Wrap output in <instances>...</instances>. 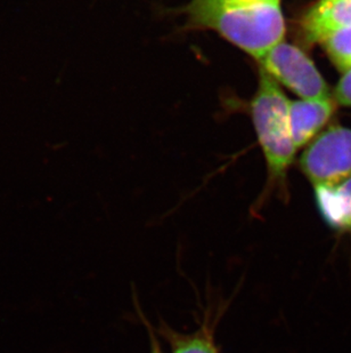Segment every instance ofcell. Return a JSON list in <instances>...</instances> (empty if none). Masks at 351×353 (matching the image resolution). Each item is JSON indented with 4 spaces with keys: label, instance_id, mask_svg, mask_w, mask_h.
I'll return each instance as SVG.
<instances>
[{
    "label": "cell",
    "instance_id": "obj_1",
    "mask_svg": "<svg viewBox=\"0 0 351 353\" xmlns=\"http://www.w3.org/2000/svg\"><path fill=\"white\" fill-rule=\"evenodd\" d=\"M186 27L212 30L258 61L284 39L281 3L191 0L182 8Z\"/></svg>",
    "mask_w": 351,
    "mask_h": 353
},
{
    "label": "cell",
    "instance_id": "obj_2",
    "mask_svg": "<svg viewBox=\"0 0 351 353\" xmlns=\"http://www.w3.org/2000/svg\"><path fill=\"white\" fill-rule=\"evenodd\" d=\"M290 101L279 83L259 70L258 88L250 102V114L268 170V187L284 188L288 170L295 159L292 140Z\"/></svg>",
    "mask_w": 351,
    "mask_h": 353
},
{
    "label": "cell",
    "instance_id": "obj_3",
    "mask_svg": "<svg viewBox=\"0 0 351 353\" xmlns=\"http://www.w3.org/2000/svg\"><path fill=\"white\" fill-rule=\"evenodd\" d=\"M258 61L260 69L304 100L332 97L315 63L295 45L281 41Z\"/></svg>",
    "mask_w": 351,
    "mask_h": 353
},
{
    "label": "cell",
    "instance_id": "obj_4",
    "mask_svg": "<svg viewBox=\"0 0 351 353\" xmlns=\"http://www.w3.org/2000/svg\"><path fill=\"white\" fill-rule=\"evenodd\" d=\"M299 165L314 187L351 176V128H328L306 148Z\"/></svg>",
    "mask_w": 351,
    "mask_h": 353
},
{
    "label": "cell",
    "instance_id": "obj_5",
    "mask_svg": "<svg viewBox=\"0 0 351 353\" xmlns=\"http://www.w3.org/2000/svg\"><path fill=\"white\" fill-rule=\"evenodd\" d=\"M351 24V0H318L300 19V34L307 43H321L333 31Z\"/></svg>",
    "mask_w": 351,
    "mask_h": 353
},
{
    "label": "cell",
    "instance_id": "obj_6",
    "mask_svg": "<svg viewBox=\"0 0 351 353\" xmlns=\"http://www.w3.org/2000/svg\"><path fill=\"white\" fill-rule=\"evenodd\" d=\"M335 110L333 97L323 100H301L290 102L288 117L292 140L297 150L305 147L331 119Z\"/></svg>",
    "mask_w": 351,
    "mask_h": 353
},
{
    "label": "cell",
    "instance_id": "obj_7",
    "mask_svg": "<svg viewBox=\"0 0 351 353\" xmlns=\"http://www.w3.org/2000/svg\"><path fill=\"white\" fill-rule=\"evenodd\" d=\"M316 205L332 230L351 234V176L331 185H317Z\"/></svg>",
    "mask_w": 351,
    "mask_h": 353
},
{
    "label": "cell",
    "instance_id": "obj_8",
    "mask_svg": "<svg viewBox=\"0 0 351 353\" xmlns=\"http://www.w3.org/2000/svg\"><path fill=\"white\" fill-rule=\"evenodd\" d=\"M163 335L169 341L171 353H219L211 332L206 328L191 335L164 328Z\"/></svg>",
    "mask_w": 351,
    "mask_h": 353
},
{
    "label": "cell",
    "instance_id": "obj_9",
    "mask_svg": "<svg viewBox=\"0 0 351 353\" xmlns=\"http://www.w3.org/2000/svg\"><path fill=\"white\" fill-rule=\"evenodd\" d=\"M325 52L341 72L351 69V24L333 31L321 41Z\"/></svg>",
    "mask_w": 351,
    "mask_h": 353
},
{
    "label": "cell",
    "instance_id": "obj_10",
    "mask_svg": "<svg viewBox=\"0 0 351 353\" xmlns=\"http://www.w3.org/2000/svg\"><path fill=\"white\" fill-rule=\"evenodd\" d=\"M333 100L343 107L351 108V69L342 74L335 87Z\"/></svg>",
    "mask_w": 351,
    "mask_h": 353
},
{
    "label": "cell",
    "instance_id": "obj_11",
    "mask_svg": "<svg viewBox=\"0 0 351 353\" xmlns=\"http://www.w3.org/2000/svg\"><path fill=\"white\" fill-rule=\"evenodd\" d=\"M149 332V340H151V353H163L162 349L160 347L159 341L156 340V335L153 333L151 328Z\"/></svg>",
    "mask_w": 351,
    "mask_h": 353
},
{
    "label": "cell",
    "instance_id": "obj_12",
    "mask_svg": "<svg viewBox=\"0 0 351 353\" xmlns=\"http://www.w3.org/2000/svg\"><path fill=\"white\" fill-rule=\"evenodd\" d=\"M235 1L246 3H281V0H235Z\"/></svg>",
    "mask_w": 351,
    "mask_h": 353
}]
</instances>
